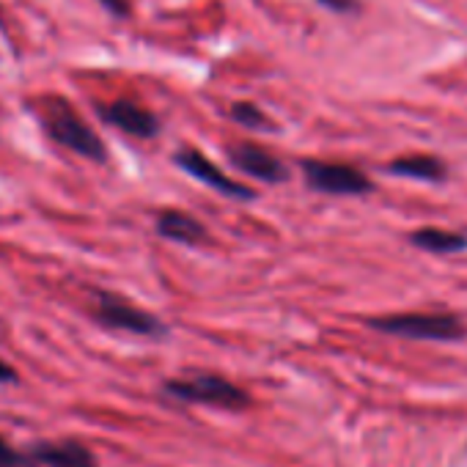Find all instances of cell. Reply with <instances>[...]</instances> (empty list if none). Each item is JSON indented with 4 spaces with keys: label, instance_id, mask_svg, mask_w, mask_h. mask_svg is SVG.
Here are the masks:
<instances>
[{
    "label": "cell",
    "instance_id": "cell-12",
    "mask_svg": "<svg viewBox=\"0 0 467 467\" xmlns=\"http://www.w3.org/2000/svg\"><path fill=\"white\" fill-rule=\"evenodd\" d=\"M31 459L36 464H50V467H97L91 451H86L78 442H47L39 445Z\"/></svg>",
    "mask_w": 467,
    "mask_h": 467
},
{
    "label": "cell",
    "instance_id": "cell-14",
    "mask_svg": "<svg viewBox=\"0 0 467 467\" xmlns=\"http://www.w3.org/2000/svg\"><path fill=\"white\" fill-rule=\"evenodd\" d=\"M34 464L36 462L31 459V453H20L9 442L0 440V467H34Z\"/></svg>",
    "mask_w": 467,
    "mask_h": 467
},
{
    "label": "cell",
    "instance_id": "cell-13",
    "mask_svg": "<svg viewBox=\"0 0 467 467\" xmlns=\"http://www.w3.org/2000/svg\"><path fill=\"white\" fill-rule=\"evenodd\" d=\"M231 119L243 124L245 130H267L270 127V119L251 102H237L231 108Z\"/></svg>",
    "mask_w": 467,
    "mask_h": 467
},
{
    "label": "cell",
    "instance_id": "cell-17",
    "mask_svg": "<svg viewBox=\"0 0 467 467\" xmlns=\"http://www.w3.org/2000/svg\"><path fill=\"white\" fill-rule=\"evenodd\" d=\"M4 379H6V382H12V379H15V371H12L6 363H0V382H4Z\"/></svg>",
    "mask_w": 467,
    "mask_h": 467
},
{
    "label": "cell",
    "instance_id": "cell-3",
    "mask_svg": "<svg viewBox=\"0 0 467 467\" xmlns=\"http://www.w3.org/2000/svg\"><path fill=\"white\" fill-rule=\"evenodd\" d=\"M303 176L311 190H319L327 195H366L374 190V182L360 168L347 165V162L306 160Z\"/></svg>",
    "mask_w": 467,
    "mask_h": 467
},
{
    "label": "cell",
    "instance_id": "cell-4",
    "mask_svg": "<svg viewBox=\"0 0 467 467\" xmlns=\"http://www.w3.org/2000/svg\"><path fill=\"white\" fill-rule=\"evenodd\" d=\"M165 390L182 401H195V404H214L225 410H240L248 404V393H243L234 382L214 377V374H198L190 379H173L165 385Z\"/></svg>",
    "mask_w": 467,
    "mask_h": 467
},
{
    "label": "cell",
    "instance_id": "cell-11",
    "mask_svg": "<svg viewBox=\"0 0 467 467\" xmlns=\"http://www.w3.org/2000/svg\"><path fill=\"white\" fill-rule=\"evenodd\" d=\"M157 234L171 243H179V245H198L201 240H206L203 223H198L195 217H190L184 212H162L157 217Z\"/></svg>",
    "mask_w": 467,
    "mask_h": 467
},
{
    "label": "cell",
    "instance_id": "cell-7",
    "mask_svg": "<svg viewBox=\"0 0 467 467\" xmlns=\"http://www.w3.org/2000/svg\"><path fill=\"white\" fill-rule=\"evenodd\" d=\"M228 157L231 162L237 165L243 173L254 176V179H262L267 184H281L289 179V168L275 157L270 154L267 149L262 146H254V143H237L228 149Z\"/></svg>",
    "mask_w": 467,
    "mask_h": 467
},
{
    "label": "cell",
    "instance_id": "cell-1",
    "mask_svg": "<svg viewBox=\"0 0 467 467\" xmlns=\"http://www.w3.org/2000/svg\"><path fill=\"white\" fill-rule=\"evenodd\" d=\"M368 327L412 341H462L467 327L453 314H396L368 319Z\"/></svg>",
    "mask_w": 467,
    "mask_h": 467
},
{
    "label": "cell",
    "instance_id": "cell-8",
    "mask_svg": "<svg viewBox=\"0 0 467 467\" xmlns=\"http://www.w3.org/2000/svg\"><path fill=\"white\" fill-rule=\"evenodd\" d=\"M102 119L113 127H119L121 132L132 135V138H154L157 130H160V121L146 110L140 108L138 102H130V99H119L113 105H105L102 108Z\"/></svg>",
    "mask_w": 467,
    "mask_h": 467
},
{
    "label": "cell",
    "instance_id": "cell-6",
    "mask_svg": "<svg viewBox=\"0 0 467 467\" xmlns=\"http://www.w3.org/2000/svg\"><path fill=\"white\" fill-rule=\"evenodd\" d=\"M173 162H176L182 171H187L192 179H198V182L209 184L212 190H217V192H223V195L240 198V201H251V198H256V192H254L251 187H245V184H240V182H234V179H228V176H225L217 165H212L201 151L182 149V151H176V154H173Z\"/></svg>",
    "mask_w": 467,
    "mask_h": 467
},
{
    "label": "cell",
    "instance_id": "cell-9",
    "mask_svg": "<svg viewBox=\"0 0 467 467\" xmlns=\"http://www.w3.org/2000/svg\"><path fill=\"white\" fill-rule=\"evenodd\" d=\"M388 173L404 176V179H418V182H445L448 179V165L434 157V154H404L388 162Z\"/></svg>",
    "mask_w": 467,
    "mask_h": 467
},
{
    "label": "cell",
    "instance_id": "cell-2",
    "mask_svg": "<svg viewBox=\"0 0 467 467\" xmlns=\"http://www.w3.org/2000/svg\"><path fill=\"white\" fill-rule=\"evenodd\" d=\"M42 121H45V130L50 132V138L56 143L67 146L69 151H78L86 160L105 162V143L69 105L50 99L45 113H42Z\"/></svg>",
    "mask_w": 467,
    "mask_h": 467
},
{
    "label": "cell",
    "instance_id": "cell-15",
    "mask_svg": "<svg viewBox=\"0 0 467 467\" xmlns=\"http://www.w3.org/2000/svg\"><path fill=\"white\" fill-rule=\"evenodd\" d=\"M317 4L330 9V12H336V15H355V12H360L358 0H317Z\"/></svg>",
    "mask_w": 467,
    "mask_h": 467
},
{
    "label": "cell",
    "instance_id": "cell-16",
    "mask_svg": "<svg viewBox=\"0 0 467 467\" xmlns=\"http://www.w3.org/2000/svg\"><path fill=\"white\" fill-rule=\"evenodd\" d=\"M99 4H102L110 15H116V17H127V15H130V4H127V0H99Z\"/></svg>",
    "mask_w": 467,
    "mask_h": 467
},
{
    "label": "cell",
    "instance_id": "cell-10",
    "mask_svg": "<svg viewBox=\"0 0 467 467\" xmlns=\"http://www.w3.org/2000/svg\"><path fill=\"white\" fill-rule=\"evenodd\" d=\"M410 245L418 248V251H426V254H462L467 251V234H459V231H445V228H418L410 234Z\"/></svg>",
    "mask_w": 467,
    "mask_h": 467
},
{
    "label": "cell",
    "instance_id": "cell-5",
    "mask_svg": "<svg viewBox=\"0 0 467 467\" xmlns=\"http://www.w3.org/2000/svg\"><path fill=\"white\" fill-rule=\"evenodd\" d=\"M94 317L105 325V327H113V330H127V333H135V336H160L165 327L160 319H154L151 314L119 300V297H110V295H97V306H94Z\"/></svg>",
    "mask_w": 467,
    "mask_h": 467
}]
</instances>
